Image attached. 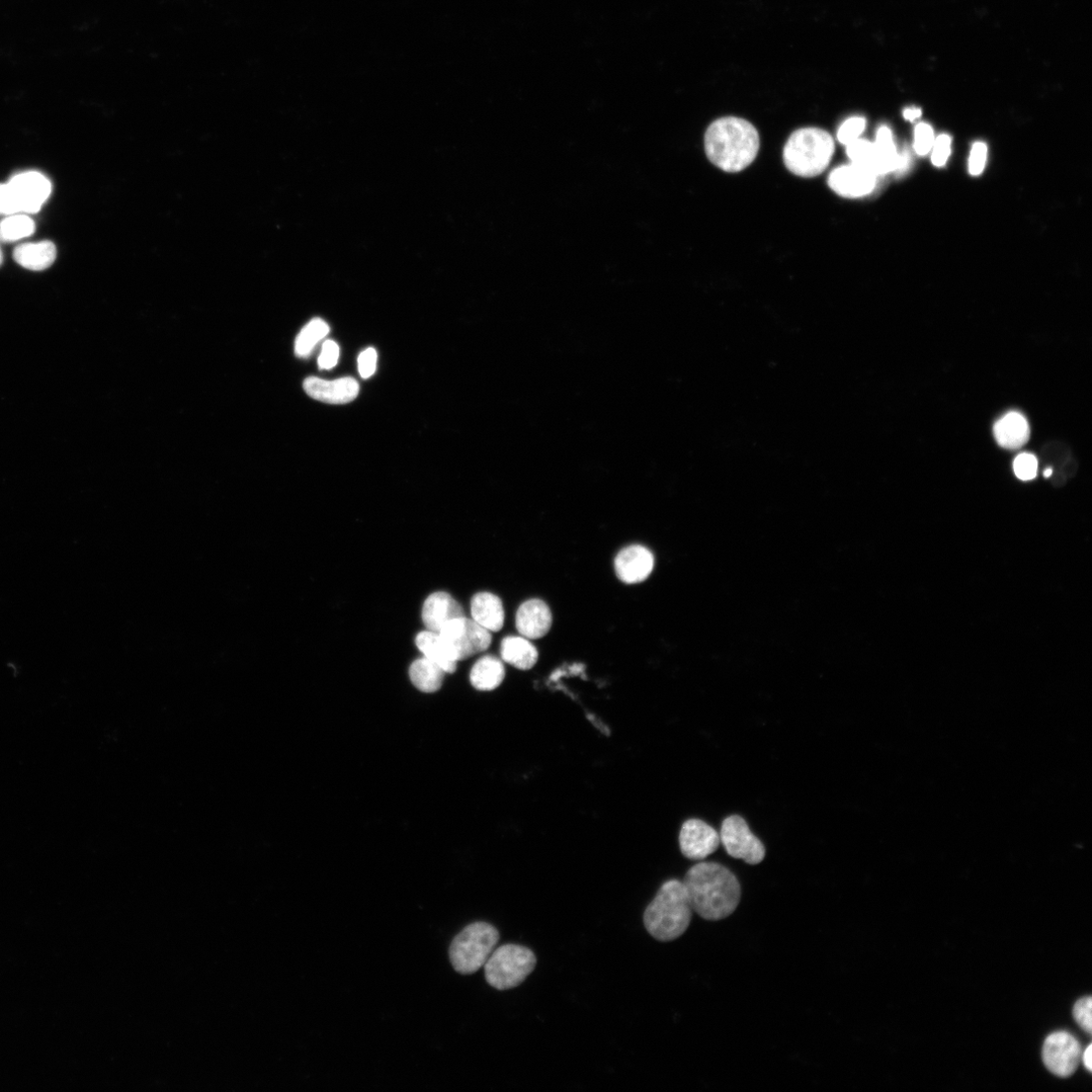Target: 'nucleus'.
<instances>
[{
  "label": "nucleus",
  "mask_w": 1092,
  "mask_h": 1092,
  "mask_svg": "<svg viewBox=\"0 0 1092 1092\" xmlns=\"http://www.w3.org/2000/svg\"><path fill=\"white\" fill-rule=\"evenodd\" d=\"M683 883L693 912L706 920L726 918L739 904L741 888L737 878L718 863L696 864L687 872Z\"/></svg>",
  "instance_id": "nucleus-1"
},
{
  "label": "nucleus",
  "mask_w": 1092,
  "mask_h": 1092,
  "mask_svg": "<svg viewBox=\"0 0 1092 1092\" xmlns=\"http://www.w3.org/2000/svg\"><path fill=\"white\" fill-rule=\"evenodd\" d=\"M760 136L749 122L735 117L713 122L705 134V151L712 164L725 173L745 170L757 157Z\"/></svg>",
  "instance_id": "nucleus-2"
},
{
  "label": "nucleus",
  "mask_w": 1092,
  "mask_h": 1092,
  "mask_svg": "<svg viewBox=\"0 0 1092 1092\" xmlns=\"http://www.w3.org/2000/svg\"><path fill=\"white\" fill-rule=\"evenodd\" d=\"M693 909L683 881L664 882L643 914L644 927L657 941L680 938L689 928Z\"/></svg>",
  "instance_id": "nucleus-3"
},
{
  "label": "nucleus",
  "mask_w": 1092,
  "mask_h": 1092,
  "mask_svg": "<svg viewBox=\"0 0 1092 1092\" xmlns=\"http://www.w3.org/2000/svg\"><path fill=\"white\" fill-rule=\"evenodd\" d=\"M834 153V141L829 133L818 128L795 131L784 147V163L793 175L811 179L821 175Z\"/></svg>",
  "instance_id": "nucleus-4"
},
{
  "label": "nucleus",
  "mask_w": 1092,
  "mask_h": 1092,
  "mask_svg": "<svg viewBox=\"0 0 1092 1092\" xmlns=\"http://www.w3.org/2000/svg\"><path fill=\"white\" fill-rule=\"evenodd\" d=\"M499 932L488 922H474L453 941L450 959L455 970L462 975L479 971L496 949Z\"/></svg>",
  "instance_id": "nucleus-5"
},
{
  "label": "nucleus",
  "mask_w": 1092,
  "mask_h": 1092,
  "mask_svg": "<svg viewBox=\"0 0 1092 1092\" xmlns=\"http://www.w3.org/2000/svg\"><path fill=\"white\" fill-rule=\"evenodd\" d=\"M536 966L537 957L531 949L503 945L493 951L484 965L485 977L495 989L509 990L524 983Z\"/></svg>",
  "instance_id": "nucleus-6"
},
{
  "label": "nucleus",
  "mask_w": 1092,
  "mask_h": 1092,
  "mask_svg": "<svg viewBox=\"0 0 1092 1092\" xmlns=\"http://www.w3.org/2000/svg\"><path fill=\"white\" fill-rule=\"evenodd\" d=\"M439 634L458 662L487 650L492 643L491 632L466 616L450 622Z\"/></svg>",
  "instance_id": "nucleus-7"
},
{
  "label": "nucleus",
  "mask_w": 1092,
  "mask_h": 1092,
  "mask_svg": "<svg viewBox=\"0 0 1092 1092\" xmlns=\"http://www.w3.org/2000/svg\"><path fill=\"white\" fill-rule=\"evenodd\" d=\"M719 837L726 853L734 859L749 865H758L765 859V846L739 815H731L723 820Z\"/></svg>",
  "instance_id": "nucleus-8"
},
{
  "label": "nucleus",
  "mask_w": 1092,
  "mask_h": 1092,
  "mask_svg": "<svg viewBox=\"0 0 1092 1092\" xmlns=\"http://www.w3.org/2000/svg\"><path fill=\"white\" fill-rule=\"evenodd\" d=\"M7 184L19 214L38 213L52 192L50 181L37 172L19 174Z\"/></svg>",
  "instance_id": "nucleus-9"
},
{
  "label": "nucleus",
  "mask_w": 1092,
  "mask_h": 1092,
  "mask_svg": "<svg viewBox=\"0 0 1092 1092\" xmlns=\"http://www.w3.org/2000/svg\"><path fill=\"white\" fill-rule=\"evenodd\" d=\"M1080 1056L1079 1042L1066 1032L1054 1033L1045 1041L1044 1063L1049 1071L1059 1077L1071 1076L1078 1067Z\"/></svg>",
  "instance_id": "nucleus-10"
},
{
  "label": "nucleus",
  "mask_w": 1092,
  "mask_h": 1092,
  "mask_svg": "<svg viewBox=\"0 0 1092 1092\" xmlns=\"http://www.w3.org/2000/svg\"><path fill=\"white\" fill-rule=\"evenodd\" d=\"M877 176L857 164L835 168L828 177V187L838 196L847 199L865 197L876 187Z\"/></svg>",
  "instance_id": "nucleus-11"
},
{
  "label": "nucleus",
  "mask_w": 1092,
  "mask_h": 1092,
  "mask_svg": "<svg viewBox=\"0 0 1092 1092\" xmlns=\"http://www.w3.org/2000/svg\"><path fill=\"white\" fill-rule=\"evenodd\" d=\"M679 843L682 854L701 861L712 855L720 845L719 833L701 819H689L682 825Z\"/></svg>",
  "instance_id": "nucleus-12"
},
{
  "label": "nucleus",
  "mask_w": 1092,
  "mask_h": 1092,
  "mask_svg": "<svg viewBox=\"0 0 1092 1092\" xmlns=\"http://www.w3.org/2000/svg\"><path fill=\"white\" fill-rule=\"evenodd\" d=\"M304 390L317 401L340 405L356 400L360 393V385L353 378L325 381L311 377L304 382Z\"/></svg>",
  "instance_id": "nucleus-13"
},
{
  "label": "nucleus",
  "mask_w": 1092,
  "mask_h": 1092,
  "mask_svg": "<svg viewBox=\"0 0 1092 1092\" xmlns=\"http://www.w3.org/2000/svg\"><path fill=\"white\" fill-rule=\"evenodd\" d=\"M654 566L653 554L641 546L623 548L615 558V571L625 583H637L645 580Z\"/></svg>",
  "instance_id": "nucleus-14"
},
{
  "label": "nucleus",
  "mask_w": 1092,
  "mask_h": 1092,
  "mask_svg": "<svg viewBox=\"0 0 1092 1092\" xmlns=\"http://www.w3.org/2000/svg\"><path fill=\"white\" fill-rule=\"evenodd\" d=\"M552 615L549 607L540 599L525 602L517 614V628L528 639H539L550 630Z\"/></svg>",
  "instance_id": "nucleus-15"
},
{
  "label": "nucleus",
  "mask_w": 1092,
  "mask_h": 1092,
  "mask_svg": "<svg viewBox=\"0 0 1092 1092\" xmlns=\"http://www.w3.org/2000/svg\"><path fill=\"white\" fill-rule=\"evenodd\" d=\"M464 616L466 615L462 605L446 592L432 594L423 609L426 627L438 633L450 622Z\"/></svg>",
  "instance_id": "nucleus-16"
},
{
  "label": "nucleus",
  "mask_w": 1092,
  "mask_h": 1092,
  "mask_svg": "<svg viewBox=\"0 0 1092 1092\" xmlns=\"http://www.w3.org/2000/svg\"><path fill=\"white\" fill-rule=\"evenodd\" d=\"M993 433L997 444L1010 451L1023 448L1029 442L1031 435L1027 418L1019 412H1010L1002 416L995 424Z\"/></svg>",
  "instance_id": "nucleus-17"
},
{
  "label": "nucleus",
  "mask_w": 1092,
  "mask_h": 1092,
  "mask_svg": "<svg viewBox=\"0 0 1092 1092\" xmlns=\"http://www.w3.org/2000/svg\"><path fill=\"white\" fill-rule=\"evenodd\" d=\"M472 619L490 632H498L506 621L501 599L489 592L475 595L471 602Z\"/></svg>",
  "instance_id": "nucleus-18"
},
{
  "label": "nucleus",
  "mask_w": 1092,
  "mask_h": 1092,
  "mask_svg": "<svg viewBox=\"0 0 1092 1092\" xmlns=\"http://www.w3.org/2000/svg\"><path fill=\"white\" fill-rule=\"evenodd\" d=\"M57 249L51 241L24 243L14 251V260L26 270L42 272L49 269L56 261Z\"/></svg>",
  "instance_id": "nucleus-19"
},
{
  "label": "nucleus",
  "mask_w": 1092,
  "mask_h": 1092,
  "mask_svg": "<svg viewBox=\"0 0 1092 1092\" xmlns=\"http://www.w3.org/2000/svg\"><path fill=\"white\" fill-rule=\"evenodd\" d=\"M446 674L442 666L426 656L415 660L409 669L411 682L424 693L438 692L443 687Z\"/></svg>",
  "instance_id": "nucleus-20"
},
{
  "label": "nucleus",
  "mask_w": 1092,
  "mask_h": 1092,
  "mask_svg": "<svg viewBox=\"0 0 1092 1092\" xmlns=\"http://www.w3.org/2000/svg\"><path fill=\"white\" fill-rule=\"evenodd\" d=\"M501 656L504 661L515 667L528 670L533 668L539 659L537 647L524 636H509L503 639L501 644Z\"/></svg>",
  "instance_id": "nucleus-21"
},
{
  "label": "nucleus",
  "mask_w": 1092,
  "mask_h": 1092,
  "mask_svg": "<svg viewBox=\"0 0 1092 1092\" xmlns=\"http://www.w3.org/2000/svg\"><path fill=\"white\" fill-rule=\"evenodd\" d=\"M504 678H506V667L499 658L493 655L481 657L471 671V683L480 691L497 689Z\"/></svg>",
  "instance_id": "nucleus-22"
},
{
  "label": "nucleus",
  "mask_w": 1092,
  "mask_h": 1092,
  "mask_svg": "<svg viewBox=\"0 0 1092 1092\" xmlns=\"http://www.w3.org/2000/svg\"><path fill=\"white\" fill-rule=\"evenodd\" d=\"M416 645L427 658L442 666L447 674H453L457 670L458 661L449 654L438 632H420L416 636Z\"/></svg>",
  "instance_id": "nucleus-23"
},
{
  "label": "nucleus",
  "mask_w": 1092,
  "mask_h": 1092,
  "mask_svg": "<svg viewBox=\"0 0 1092 1092\" xmlns=\"http://www.w3.org/2000/svg\"><path fill=\"white\" fill-rule=\"evenodd\" d=\"M875 172L877 176H883L896 171L898 152L893 136L889 128L882 126L877 132L874 143Z\"/></svg>",
  "instance_id": "nucleus-24"
},
{
  "label": "nucleus",
  "mask_w": 1092,
  "mask_h": 1092,
  "mask_svg": "<svg viewBox=\"0 0 1092 1092\" xmlns=\"http://www.w3.org/2000/svg\"><path fill=\"white\" fill-rule=\"evenodd\" d=\"M329 332L330 327L324 320L315 318L309 322L296 340L295 353L297 357L308 358Z\"/></svg>",
  "instance_id": "nucleus-25"
},
{
  "label": "nucleus",
  "mask_w": 1092,
  "mask_h": 1092,
  "mask_svg": "<svg viewBox=\"0 0 1092 1092\" xmlns=\"http://www.w3.org/2000/svg\"><path fill=\"white\" fill-rule=\"evenodd\" d=\"M36 224L26 214L8 216L0 222V241L16 242L35 233Z\"/></svg>",
  "instance_id": "nucleus-26"
},
{
  "label": "nucleus",
  "mask_w": 1092,
  "mask_h": 1092,
  "mask_svg": "<svg viewBox=\"0 0 1092 1092\" xmlns=\"http://www.w3.org/2000/svg\"><path fill=\"white\" fill-rule=\"evenodd\" d=\"M846 147L848 157L852 163L865 167L876 175L874 143L858 139Z\"/></svg>",
  "instance_id": "nucleus-27"
},
{
  "label": "nucleus",
  "mask_w": 1092,
  "mask_h": 1092,
  "mask_svg": "<svg viewBox=\"0 0 1092 1092\" xmlns=\"http://www.w3.org/2000/svg\"><path fill=\"white\" fill-rule=\"evenodd\" d=\"M866 128V120L862 117H853L848 119L841 128L837 131V140L839 143L848 146L856 140L860 139V136Z\"/></svg>",
  "instance_id": "nucleus-28"
},
{
  "label": "nucleus",
  "mask_w": 1092,
  "mask_h": 1092,
  "mask_svg": "<svg viewBox=\"0 0 1092 1092\" xmlns=\"http://www.w3.org/2000/svg\"><path fill=\"white\" fill-rule=\"evenodd\" d=\"M933 128L925 123L918 124L914 132V149L920 156L927 155L935 143Z\"/></svg>",
  "instance_id": "nucleus-29"
},
{
  "label": "nucleus",
  "mask_w": 1092,
  "mask_h": 1092,
  "mask_svg": "<svg viewBox=\"0 0 1092 1092\" xmlns=\"http://www.w3.org/2000/svg\"><path fill=\"white\" fill-rule=\"evenodd\" d=\"M1014 471L1016 476L1022 481H1031L1036 478L1038 472V461L1034 455L1022 454L1017 457L1014 463Z\"/></svg>",
  "instance_id": "nucleus-30"
},
{
  "label": "nucleus",
  "mask_w": 1092,
  "mask_h": 1092,
  "mask_svg": "<svg viewBox=\"0 0 1092 1092\" xmlns=\"http://www.w3.org/2000/svg\"><path fill=\"white\" fill-rule=\"evenodd\" d=\"M1091 1005V997H1085L1077 1001L1073 1009L1075 1021L1089 1035L1092 1032Z\"/></svg>",
  "instance_id": "nucleus-31"
},
{
  "label": "nucleus",
  "mask_w": 1092,
  "mask_h": 1092,
  "mask_svg": "<svg viewBox=\"0 0 1092 1092\" xmlns=\"http://www.w3.org/2000/svg\"><path fill=\"white\" fill-rule=\"evenodd\" d=\"M341 349L338 344L333 341H327L322 347V352L318 360L320 370H332L339 364Z\"/></svg>",
  "instance_id": "nucleus-32"
},
{
  "label": "nucleus",
  "mask_w": 1092,
  "mask_h": 1092,
  "mask_svg": "<svg viewBox=\"0 0 1092 1092\" xmlns=\"http://www.w3.org/2000/svg\"><path fill=\"white\" fill-rule=\"evenodd\" d=\"M987 158V146L978 142L973 145L969 159V172L972 176H979L984 171Z\"/></svg>",
  "instance_id": "nucleus-33"
},
{
  "label": "nucleus",
  "mask_w": 1092,
  "mask_h": 1092,
  "mask_svg": "<svg viewBox=\"0 0 1092 1092\" xmlns=\"http://www.w3.org/2000/svg\"><path fill=\"white\" fill-rule=\"evenodd\" d=\"M951 143L948 135H941L935 140L932 148V161L935 166L941 167L946 164L951 154Z\"/></svg>",
  "instance_id": "nucleus-34"
},
{
  "label": "nucleus",
  "mask_w": 1092,
  "mask_h": 1092,
  "mask_svg": "<svg viewBox=\"0 0 1092 1092\" xmlns=\"http://www.w3.org/2000/svg\"><path fill=\"white\" fill-rule=\"evenodd\" d=\"M378 355L375 349L370 348L363 352L359 358V371L363 379H370L377 370Z\"/></svg>",
  "instance_id": "nucleus-35"
},
{
  "label": "nucleus",
  "mask_w": 1092,
  "mask_h": 1092,
  "mask_svg": "<svg viewBox=\"0 0 1092 1092\" xmlns=\"http://www.w3.org/2000/svg\"><path fill=\"white\" fill-rule=\"evenodd\" d=\"M19 214L11 195L8 184H0V215Z\"/></svg>",
  "instance_id": "nucleus-36"
},
{
  "label": "nucleus",
  "mask_w": 1092,
  "mask_h": 1092,
  "mask_svg": "<svg viewBox=\"0 0 1092 1092\" xmlns=\"http://www.w3.org/2000/svg\"><path fill=\"white\" fill-rule=\"evenodd\" d=\"M910 161H911V160H910V153H909V151H908V150H906V149H905V150H904V151H903V152H902L901 154H899V156H898V163H897V167H896V171H895V173H897L898 175H902V174H904V173H905V172H906V171L908 170V167H909Z\"/></svg>",
  "instance_id": "nucleus-37"
},
{
  "label": "nucleus",
  "mask_w": 1092,
  "mask_h": 1092,
  "mask_svg": "<svg viewBox=\"0 0 1092 1092\" xmlns=\"http://www.w3.org/2000/svg\"><path fill=\"white\" fill-rule=\"evenodd\" d=\"M921 116V110L919 108L911 107L903 111V117L907 121H915Z\"/></svg>",
  "instance_id": "nucleus-38"
},
{
  "label": "nucleus",
  "mask_w": 1092,
  "mask_h": 1092,
  "mask_svg": "<svg viewBox=\"0 0 1092 1092\" xmlns=\"http://www.w3.org/2000/svg\"><path fill=\"white\" fill-rule=\"evenodd\" d=\"M1083 1064L1086 1069L1091 1072L1092 1068V1046L1089 1045L1082 1055Z\"/></svg>",
  "instance_id": "nucleus-39"
},
{
  "label": "nucleus",
  "mask_w": 1092,
  "mask_h": 1092,
  "mask_svg": "<svg viewBox=\"0 0 1092 1092\" xmlns=\"http://www.w3.org/2000/svg\"><path fill=\"white\" fill-rule=\"evenodd\" d=\"M1052 474H1053V470L1052 469H1047L1044 473V476L1046 478H1049L1050 476H1052Z\"/></svg>",
  "instance_id": "nucleus-40"
},
{
  "label": "nucleus",
  "mask_w": 1092,
  "mask_h": 1092,
  "mask_svg": "<svg viewBox=\"0 0 1092 1092\" xmlns=\"http://www.w3.org/2000/svg\"><path fill=\"white\" fill-rule=\"evenodd\" d=\"M3 261H4L3 252H2V249H0V266H2Z\"/></svg>",
  "instance_id": "nucleus-41"
}]
</instances>
